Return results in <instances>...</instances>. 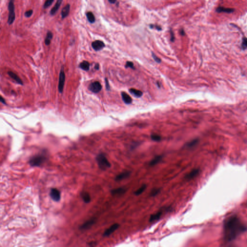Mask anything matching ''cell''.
Instances as JSON below:
<instances>
[{
    "mask_svg": "<svg viewBox=\"0 0 247 247\" xmlns=\"http://www.w3.org/2000/svg\"><path fill=\"white\" fill-rule=\"evenodd\" d=\"M246 230L247 227L241 223L237 216H231L225 221L224 223V239L227 241H232Z\"/></svg>",
    "mask_w": 247,
    "mask_h": 247,
    "instance_id": "1",
    "label": "cell"
},
{
    "mask_svg": "<svg viewBox=\"0 0 247 247\" xmlns=\"http://www.w3.org/2000/svg\"><path fill=\"white\" fill-rule=\"evenodd\" d=\"M46 158V155L44 154L34 155L30 159L29 164L32 167H40L45 163Z\"/></svg>",
    "mask_w": 247,
    "mask_h": 247,
    "instance_id": "2",
    "label": "cell"
},
{
    "mask_svg": "<svg viewBox=\"0 0 247 247\" xmlns=\"http://www.w3.org/2000/svg\"><path fill=\"white\" fill-rule=\"evenodd\" d=\"M96 160L98 166L101 170H106L109 169L111 166L110 162L103 154H99L96 158Z\"/></svg>",
    "mask_w": 247,
    "mask_h": 247,
    "instance_id": "3",
    "label": "cell"
},
{
    "mask_svg": "<svg viewBox=\"0 0 247 247\" xmlns=\"http://www.w3.org/2000/svg\"><path fill=\"white\" fill-rule=\"evenodd\" d=\"M9 16L8 18L7 23L9 25L13 24L15 20V4L14 0H10L8 4Z\"/></svg>",
    "mask_w": 247,
    "mask_h": 247,
    "instance_id": "4",
    "label": "cell"
},
{
    "mask_svg": "<svg viewBox=\"0 0 247 247\" xmlns=\"http://www.w3.org/2000/svg\"><path fill=\"white\" fill-rule=\"evenodd\" d=\"M65 81V73L63 71V69H61L60 72V77H59V83L58 86V88L60 93H62L63 90L64 83Z\"/></svg>",
    "mask_w": 247,
    "mask_h": 247,
    "instance_id": "5",
    "label": "cell"
},
{
    "mask_svg": "<svg viewBox=\"0 0 247 247\" xmlns=\"http://www.w3.org/2000/svg\"><path fill=\"white\" fill-rule=\"evenodd\" d=\"M89 89L91 91L95 93H98L102 89L101 84L98 81L91 83L89 86Z\"/></svg>",
    "mask_w": 247,
    "mask_h": 247,
    "instance_id": "6",
    "label": "cell"
},
{
    "mask_svg": "<svg viewBox=\"0 0 247 247\" xmlns=\"http://www.w3.org/2000/svg\"><path fill=\"white\" fill-rule=\"evenodd\" d=\"M51 198L55 201L58 202L60 201L61 197L60 191L56 188H52L50 193Z\"/></svg>",
    "mask_w": 247,
    "mask_h": 247,
    "instance_id": "7",
    "label": "cell"
},
{
    "mask_svg": "<svg viewBox=\"0 0 247 247\" xmlns=\"http://www.w3.org/2000/svg\"><path fill=\"white\" fill-rule=\"evenodd\" d=\"M119 226L120 225L118 223L113 224L104 232L103 236L108 237L110 235L112 234H113L114 231H115L116 230L119 228Z\"/></svg>",
    "mask_w": 247,
    "mask_h": 247,
    "instance_id": "8",
    "label": "cell"
},
{
    "mask_svg": "<svg viewBox=\"0 0 247 247\" xmlns=\"http://www.w3.org/2000/svg\"><path fill=\"white\" fill-rule=\"evenodd\" d=\"M92 47L95 51H99L105 47L104 43L99 40H96L92 43Z\"/></svg>",
    "mask_w": 247,
    "mask_h": 247,
    "instance_id": "9",
    "label": "cell"
},
{
    "mask_svg": "<svg viewBox=\"0 0 247 247\" xmlns=\"http://www.w3.org/2000/svg\"><path fill=\"white\" fill-rule=\"evenodd\" d=\"M131 174L130 171H125L124 172L120 173L118 175L116 176L115 180L117 182H119L122 181L124 179H127L129 177Z\"/></svg>",
    "mask_w": 247,
    "mask_h": 247,
    "instance_id": "10",
    "label": "cell"
},
{
    "mask_svg": "<svg viewBox=\"0 0 247 247\" xmlns=\"http://www.w3.org/2000/svg\"><path fill=\"white\" fill-rule=\"evenodd\" d=\"M199 173V169H193L189 173L185 176V178L187 180H191L196 177Z\"/></svg>",
    "mask_w": 247,
    "mask_h": 247,
    "instance_id": "11",
    "label": "cell"
},
{
    "mask_svg": "<svg viewBox=\"0 0 247 247\" xmlns=\"http://www.w3.org/2000/svg\"><path fill=\"white\" fill-rule=\"evenodd\" d=\"M235 11V9L230 8H225L222 6H219L216 9V12L220 13H232Z\"/></svg>",
    "mask_w": 247,
    "mask_h": 247,
    "instance_id": "12",
    "label": "cell"
},
{
    "mask_svg": "<svg viewBox=\"0 0 247 247\" xmlns=\"http://www.w3.org/2000/svg\"><path fill=\"white\" fill-rule=\"evenodd\" d=\"M70 7H71L70 4H67L66 6L63 8L61 12V17L62 19L66 18L68 15L70 11Z\"/></svg>",
    "mask_w": 247,
    "mask_h": 247,
    "instance_id": "13",
    "label": "cell"
},
{
    "mask_svg": "<svg viewBox=\"0 0 247 247\" xmlns=\"http://www.w3.org/2000/svg\"><path fill=\"white\" fill-rule=\"evenodd\" d=\"M62 0H57L55 3V5L54 6V7L51 10L50 14L51 15H53L57 13V10L60 8V6H61V4L62 3Z\"/></svg>",
    "mask_w": 247,
    "mask_h": 247,
    "instance_id": "14",
    "label": "cell"
},
{
    "mask_svg": "<svg viewBox=\"0 0 247 247\" xmlns=\"http://www.w3.org/2000/svg\"><path fill=\"white\" fill-rule=\"evenodd\" d=\"M163 156L162 155H158L155 156V158H154L152 159L151 161L149 163V166H154L155 165L158 164L159 162H161V160H162Z\"/></svg>",
    "mask_w": 247,
    "mask_h": 247,
    "instance_id": "15",
    "label": "cell"
},
{
    "mask_svg": "<svg viewBox=\"0 0 247 247\" xmlns=\"http://www.w3.org/2000/svg\"><path fill=\"white\" fill-rule=\"evenodd\" d=\"M162 212H163L162 211H159L154 214L151 215L149 219V222L150 223H152L156 220H158L161 218V216L162 215Z\"/></svg>",
    "mask_w": 247,
    "mask_h": 247,
    "instance_id": "16",
    "label": "cell"
},
{
    "mask_svg": "<svg viewBox=\"0 0 247 247\" xmlns=\"http://www.w3.org/2000/svg\"><path fill=\"white\" fill-rule=\"evenodd\" d=\"M122 95V98L123 101H124V102L125 104H129L131 103L132 102V99L131 98V97L128 95L127 93L123 92L121 93Z\"/></svg>",
    "mask_w": 247,
    "mask_h": 247,
    "instance_id": "17",
    "label": "cell"
},
{
    "mask_svg": "<svg viewBox=\"0 0 247 247\" xmlns=\"http://www.w3.org/2000/svg\"><path fill=\"white\" fill-rule=\"evenodd\" d=\"M125 189L124 188L120 187L116 189H114L111 191V193L113 195H120L125 193Z\"/></svg>",
    "mask_w": 247,
    "mask_h": 247,
    "instance_id": "18",
    "label": "cell"
},
{
    "mask_svg": "<svg viewBox=\"0 0 247 247\" xmlns=\"http://www.w3.org/2000/svg\"><path fill=\"white\" fill-rule=\"evenodd\" d=\"M8 74L11 77L13 78L14 80H15L20 85H23V82L20 79V78L18 77V76L13 72H8Z\"/></svg>",
    "mask_w": 247,
    "mask_h": 247,
    "instance_id": "19",
    "label": "cell"
},
{
    "mask_svg": "<svg viewBox=\"0 0 247 247\" xmlns=\"http://www.w3.org/2000/svg\"><path fill=\"white\" fill-rule=\"evenodd\" d=\"M129 91L131 94H132L133 95H134L135 97L137 98H140V97H141L143 94L141 91H140L139 90L134 89V88H130L129 90Z\"/></svg>",
    "mask_w": 247,
    "mask_h": 247,
    "instance_id": "20",
    "label": "cell"
},
{
    "mask_svg": "<svg viewBox=\"0 0 247 247\" xmlns=\"http://www.w3.org/2000/svg\"><path fill=\"white\" fill-rule=\"evenodd\" d=\"M53 34L50 31H48V33H47V34H46V36L45 39V45H49L50 44L51 41V40L53 38Z\"/></svg>",
    "mask_w": 247,
    "mask_h": 247,
    "instance_id": "21",
    "label": "cell"
},
{
    "mask_svg": "<svg viewBox=\"0 0 247 247\" xmlns=\"http://www.w3.org/2000/svg\"><path fill=\"white\" fill-rule=\"evenodd\" d=\"M95 222L94 220H88L86 223H84L82 226L80 227V229L82 230H86L87 229H88Z\"/></svg>",
    "mask_w": 247,
    "mask_h": 247,
    "instance_id": "22",
    "label": "cell"
},
{
    "mask_svg": "<svg viewBox=\"0 0 247 247\" xmlns=\"http://www.w3.org/2000/svg\"><path fill=\"white\" fill-rule=\"evenodd\" d=\"M81 197L83 199V201L86 203H88L90 201V194L87 192H83L81 193Z\"/></svg>",
    "mask_w": 247,
    "mask_h": 247,
    "instance_id": "23",
    "label": "cell"
},
{
    "mask_svg": "<svg viewBox=\"0 0 247 247\" xmlns=\"http://www.w3.org/2000/svg\"><path fill=\"white\" fill-rule=\"evenodd\" d=\"M86 17L88 19V21L90 23H94L95 22V17L92 12H87L86 14Z\"/></svg>",
    "mask_w": 247,
    "mask_h": 247,
    "instance_id": "24",
    "label": "cell"
},
{
    "mask_svg": "<svg viewBox=\"0 0 247 247\" xmlns=\"http://www.w3.org/2000/svg\"><path fill=\"white\" fill-rule=\"evenodd\" d=\"M90 64L88 62L86 61H83L80 64V68L84 71H87L90 69Z\"/></svg>",
    "mask_w": 247,
    "mask_h": 247,
    "instance_id": "25",
    "label": "cell"
},
{
    "mask_svg": "<svg viewBox=\"0 0 247 247\" xmlns=\"http://www.w3.org/2000/svg\"><path fill=\"white\" fill-rule=\"evenodd\" d=\"M146 187H147V186H146V185H143L140 187L139 188L138 190H137L136 191L134 192V194H135L136 196H139L140 195H141V193H143L144 191L145 190Z\"/></svg>",
    "mask_w": 247,
    "mask_h": 247,
    "instance_id": "26",
    "label": "cell"
},
{
    "mask_svg": "<svg viewBox=\"0 0 247 247\" xmlns=\"http://www.w3.org/2000/svg\"><path fill=\"white\" fill-rule=\"evenodd\" d=\"M198 143V140L195 139L187 143L186 146L187 148H192L194 146H196Z\"/></svg>",
    "mask_w": 247,
    "mask_h": 247,
    "instance_id": "27",
    "label": "cell"
},
{
    "mask_svg": "<svg viewBox=\"0 0 247 247\" xmlns=\"http://www.w3.org/2000/svg\"><path fill=\"white\" fill-rule=\"evenodd\" d=\"M160 189L159 188H155V189H153L151 193H150V197H155L156 195H157L158 193H160Z\"/></svg>",
    "mask_w": 247,
    "mask_h": 247,
    "instance_id": "28",
    "label": "cell"
},
{
    "mask_svg": "<svg viewBox=\"0 0 247 247\" xmlns=\"http://www.w3.org/2000/svg\"><path fill=\"white\" fill-rule=\"evenodd\" d=\"M241 48L243 50H245L247 48V38L243 37L242 42L241 44Z\"/></svg>",
    "mask_w": 247,
    "mask_h": 247,
    "instance_id": "29",
    "label": "cell"
},
{
    "mask_svg": "<svg viewBox=\"0 0 247 247\" xmlns=\"http://www.w3.org/2000/svg\"><path fill=\"white\" fill-rule=\"evenodd\" d=\"M151 138L153 140L155 141H159L161 140V136L157 134H152L151 136Z\"/></svg>",
    "mask_w": 247,
    "mask_h": 247,
    "instance_id": "30",
    "label": "cell"
},
{
    "mask_svg": "<svg viewBox=\"0 0 247 247\" xmlns=\"http://www.w3.org/2000/svg\"><path fill=\"white\" fill-rule=\"evenodd\" d=\"M54 0H46L45 2L44 6V8L45 9L48 8L49 6H51V4L53 3Z\"/></svg>",
    "mask_w": 247,
    "mask_h": 247,
    "instance_id": "31",
    "label": "cell"
},
{
    "mask_svg": "<svg viewBox=\"0 0 247 247\" xmlns=\"http://www.w3.org/2000/svg\"><path fill=\"white\" fill-rule=\"evenodd\" d=\"M125 68H130L132 69H134V64L131 61H127L125 65Z\"/></svg>",
    "mask_w": 247,
    "mask_h": 247,
    "instance_id": "32",
    "label": "cell"
},
{
    "mask_svg": "<svg viewBox=\"0 0 247 247\" xmlns=\"http://www.w3.org/2000/svg\"><path fill=\"white\" fill-rule=\"evenodd\" d=\"M33 14V11L32 10H28L26 12H25V15L26 17L27 18H30V17Z\"/></svg>",
    "mask_w": 247,
    "mask_h": 247,
    "instance_id": "33",
    "label": "cell"
},
{
    "mask_svg": "<svg viewBox=\"0 0 247 247\" xmlns=\"http://www.w3.org/2000/svg\"><path fill=\"white\" fill-rule=\"evenodd\" d=\"M150 28L151 29H156V30H162V28L160 26H158L157 25H153V24H150Z\"/></svg>",
    "mask_w": 247,
    "mask_h": 247,
    "instance_id": "34",
    "label": "cell"
},
{
    "mask_svg": "<svg viewBox=\"0 0 247 247\" xmlns=\"http://www.w3.org/2000/svg\"><path fill=\"white\" fill-rule=\"evenodd\" d=\"M152 57L154 58L155 61L157 63L161 62V59H159L158 57H157L154 53H152Z\"/></svg>",
    "mask_w": 247,
    "mask_h": 247,
    "instance_id": "35",
    "label": "cell"
},
{
    "mask_svg": "<svg viewBox=\"0 0 247 247\" xmlns=\"http://www.w3.org/2000/svg\"><path fill=\"white\" fill-rule=\"evenodd\" d=\"M170 40L171 42H174L175 40V36L172 30H171L170 31Z\"/></svg>",
    "mask_w": 247,
    "mask_h": 247,
    "instance_id": "36",
    "label": "cell"
},
{
    "mask_svg": "<svg viewBox=\"0 0 247 247\" xmlns=\"http://www.w3.org/2000/svg\"><path fill=\"white\" fill-rule=\"evenodd\" d=\"M180 33L181 35H182V36H184V35H185V31H184V30H183V29H182L181 30H180Z\"/></svg>",
    "mask_w": 247,
    "mask_h": 247,
    "instance_id": "37",
    "label": "cell"
},
{
    "mask_svg": "<svg viewBox=\"0 0 247 247\" xmlns=\"http://www.w3.org/2000/svg\"><path fill=\"white\" fill-rule=\"evenodd\" d=\"M108 1L110 3H112V4H114V3H115L116 0H108Z\"/></svg>",
    "mask_w": 247,
    "mask_h": 247,
    "instance_id": "38",
    "label": "cell"
},
{
    "mask_svg": "<svg viewBox=\"0 0 247 247\" xmlns=\"http://www.w3.org/2000/svg\"><path fill=\"white\" fill-rule=\"evenodd\" d=\"M1 102L3 103V104H6V101H5L4 99L2 97H1Z\"/></svg>",
    "mask_w": 247,
    "mask_h": 247,
    "instance_id": "39",
    "label": "cell"
},
{
    "mask_svg": "<svg viewBox=\"0 0 247 247\" xmlns=\"http://www.w3.org/2000/svg\"><path fill=\"white\" fill-rule=\"evenodd\" d=\"M106 87L107 89H109V83H108V82L107 80V79H106Z\"/></svg>",
    "mask_w": 247,
    "mask_h": 247,
    "instance_id": "40",
    "label": "cell"
},
{
    "mask_svg": "<svg viewBox=\"0 0 247 247\" xmlns=\"http://www.w3.org/2000/svg\"><path fill=\"white\" fill-rule=\"evenodd\" d=\"M99 65L98 64H96L95 66V68L96 70H98L99 69Z\"/></svg>",
    "mask_w": 247,
    "mask_h": 247,
    "instance_id": "41",
    "label": "cell"
}]
</instances>
